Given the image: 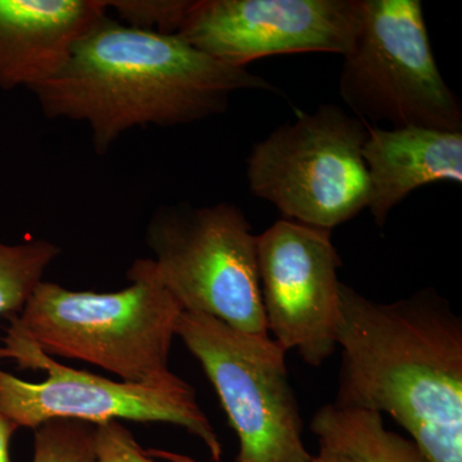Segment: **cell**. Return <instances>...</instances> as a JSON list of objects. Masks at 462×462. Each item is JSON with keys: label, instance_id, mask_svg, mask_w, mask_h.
<instances>
[{"label": "cell", "instance_id": "cell-1", "mask_svg": "<svg viewBox=\"0 0 462 462\" xmlns=\"http://www.w3.org/2000/svg\"><path fill=\"white\" fill-rule=\"evenodd\" d=\"M240 90L282 91L247 67L227 65L178 33L143 32L106 14L56 75L30 90L42 114L87 124L105 156L135 127H173L223 114Z\"/></svg>", "mask_w": 462, "mask_h": 462}, {"label": "cell", "instance_id": "cell-2", "mask_svg": "<svg viewBox=\"0 0 462 462\" xmlns=\"http://www.w3.org/2000/svg\"><path fill=\"white\" fill-rule=\"evenodd\" d=\"M334 406L387 413L428 462H462V321L434 289L392 303L339 288Z\"/></svg>", "mask_w": 462, "mask_h": 462}, {"label": "cell", "instance_id": "cell-3", "mask_svg": "<svg viewBox=\"0 0 462 462\" xmlns=\"http://www.w3.org/2000/svg\"><path fill=\"white\" fill-rule=\"evenodd\" d=\"M127 288L109 293L36 287L8 325L48 356L84 361L121 382L161 385L179 378L169 367L182 310L161 285L151 258L134 261Z\"/></svg>", "mask_w": 462, "mask_h": 462}, {"label": "cell", "instance_id": "cell-4", "mask_svg": "<svg viewBox=\"0 0 462 462\" xmlns=\"http://www.w3.org/2000/svg\"><path fill=\"white\" fill-rule=\"evenodd\" d=\"M0 411L18 428L32 430L53 419L93 425L165 422L202 440L214 461L223 458L214 425L194 388L180 376L167 384L147 385L72 369L9 325L0 338Z\"/></svg>", "mask_w": 462, "mask_h": 462}, {"label": "cell", "instance_id": "cell-5", "mask_svg": "<svg viewBox=\"0 0 462 462\" xmlns=\"http://www.w3.org/2000/svg\"><path fill=\"white\" fill-rule=\"evenodd\" d=\"M145 245L154 276L182 312L205 314L234 329L267 337L257 269V236L229 202L158 207Z\"/></svg>", "mask_w": 462, "mask_h": 462}, {"label": "cell", "instance_id": "cell-6", "mask_svg": "<svg viewBox=\"0 0 462 462\" xmlns=\"http://www.w3.org/2000/svg\"><path fill=\"white\" fill-rule=\"evenodd\" d=\"M339 93L370 126L462 132L461 102L438 69L419 0H361Z\"/></svg>", "mask_w": 462, "mask_h": 462}, {"label": "cell", "instance_id": "cell-7", "mask_svg": "<svg viewBox=\"0 0 462 462\" xmlns=\"http://www.w3.org/2000/svg\"><path fill=\"white\" fill-rule=\"evenodd\" d=\"M367 125L337 105L273 130L247 160L249 190L272 203L285 220L333 230L369 202L363 157Z\"/></svg>", "mask_w": 462, "mask_h": 462}, {"label": "cell", "instance_id": "cell-8", "mask_svg": "<svg viewBox=\"0 0 462 462\" xmlns=\"http://www.w3.org/2000/svg\"><path fill=\"white\" fill-rule=\"evenodd\" d=\"M176 336L205 370L239 439L236 462H311L289 382L287 351L272 337L181 312Z\"/></svg>", "mask_w": 462, "mask_h": 462}, {"label": "cell", "instance_id": "cell-9", "mask_svg": "<svg viewBox=\"0 0 462 462\" xmlns=\"http://www.w3.org/2000/svg\"><path fill=\"white\" fill-rule=\"evenodd\" d=\"M340 266L331 230L282 218L257 236L267 333L310 366H321L338 349Z\"/></svg>", "mask_w": 462, "mask_h": 462}, {"label": "cell", "instance_id": "cell-10", "mask_svg": "<svg viewBox=\"0 0 462 462\" xmlns=\"http://www.w3.org/2000/svg\"><path fill=\"white\" fill-rule=\"evenodd\" d=\"M360 20L361 0H196L178 35L221 62L245 67L281 54L345 57Z\"/></svg>", "mask_w": 462, "mask_h": 462}, {"label": "cell", "instance_id": "cell-11", "mask_svg": "<svg viewBox=\"0 0 462 462\" xmlns=\"http://www.w3.org/2000/svg\"><path fill=\"white\" fill-rule=\"evenodd\" d=\"M106 14V0H0V89L32 90L56 75Z\"/></svg>", "mask_w": 462, "mask_h": 462}, {"label": "cell", "instance_id": "cell-12", "mask_svg": "<svg viewBox=\"0 0 462 462\" xmlns=\"http://www.w3.org/2000/svg\"><path fill=\"white\" fill-rule=\"evenodd\" d=\"M363 157L370 184L367 209L378 226L413 190L462 182V132L367 125Z\"/></svg>", "mask_w": 462, "mask_h": 462}, {"label": "cell", "instance_id": "cell-13", "mask_svg": "<svg viewBox=\"0 0 462 462\" xmlns=\"http://www.w3.org/2000/svg\"><path fill=\"white\" fill-rule=\"evenodd\" d=\"M319 446L337 449L358 462H428L419 447L387 430L378 412L322 406L311 420Z\"/></svg>", "mask_w": 462, "mask_h": 462}, {"label": "cell", "instance_id": "cell-14", "mask_svg": "<svg viewBox=\"0 0 462 462\" xmlns=\"http://www.w3.org/2000/svg\"><path fill=\"white\" fill-rule=\"evenodd\" d=\"M60 248L45 239L0 240V318L20 314Z\"/></svg>", "mask_w": 462, "mask_h": 462}, {"label": "cell", "instance_id": "cell-15", "mask_svg": "<svg viewBox=\"0 0 462 462\" xmlns=\"http://www.w3.org/2000/svg\"><path fill=\"white\" fill-rule=\"evenodd\" d=\"M96 425L53 419L33 430L32 462H99Z\"/></svg>", "mask_w": 462, "mask_h": 462}, {"label": "cell", "instance_id": "cell-16", "mask_svg": "<svg viewBox=\"0 0 462 462\" xmlns=\"http://www.w3.org/2000/svg\"><path fill=\"white\" fill-rule=\"evenodd\" d=\"M191 5V0H106V7L117 14L120 23L163 35L179 32Z\"/></svg>", "mask_w": 462, "mask_h": 462}, {"label": "cell", "instance_id": "cell-17", "mask_svg": "<svg viewBox=\"0 0 462 462\" xmlns=\"http://www.w3.org/2000/svg\"><path fill=\"white\" fill-rule=\"evenodd\" d=\"M94 440L99 462H156L120 421L96 425Z\"/></svg>", "mask_w": 462, "mask_h": 462}, {"label": "cell", "instance_id": "cell-18", "mask_svg": "<svg viewBox=\"0 0 462 462\" xmlns=\"http://www.w3.org/2000/svg\"><path fill=\"white\" fill-rule=\"evenodd\" d=\"M149 454L153 456H161V457L167 458L171 462H197L194 461L193 458L185 457V456L171 454V452L166 451H156V449H152L149 451ZM311 462H358L356 461L355 458H352L351 456L343 454V452L337 451V449L328 448V447L320 446V449H319V454L315 455L312 457Z\"/></svg>", "mask_w": 462, "mask_h": 462}, {"label": "cell", "instance_id": "cell-19", "mask_svg": "<svg viewBox=\"0 0 462 462\" xmlns=\"http://www.w3.org/2000/svg\"><path fill=\"white\" fill-rule=\"evenodd\" d=\"M17 430L20 428L0 411V462H12L11 456H9V445H11L12 437Z\"/></svg>", "mask_w": 462, "mask_h": 462}]
</instances>
